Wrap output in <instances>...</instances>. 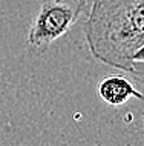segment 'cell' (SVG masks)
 <instances>
[{"mask_svg": "<svg viewBox=\"0 0 144 146\" xmlns=\"http://www.w3.org/2000/svg\"><path fill=\"white\" fill-rule=\"evenodd\" d=\"M84 35L97 60L129 72L144 43V0H94Z\"/></svg>", "mask_w": 144, "mask_h": 146, "instance_id": "6da1fadb", "label": "cell"}, {"mask_svg": "<svg viewBox=\"0 0 144 146\" xmlns=\"http://www.w3.org/2000/svg\"><path fill=\"white\" fill-rule=\"evenodd\" d=\"M84 6V0H45L29 28V48L43 52L49 45L66 35L77 23Z\"/></svg>", "mask_w": 144, "mask_h": 146, "instance_id": "7a4b0ae2", "label": "cell"}, {"mask_svg": "<svg viewBox=\"0 0 144 146\" xmlns=\"http://www.w3.org/2000/svg\"><path fill=\"white\" fill-rule=\"evenodd\" d=\"M97 91L101 100L112 106L124 105L130 98H144L143 94L135 88V85L124 76H109L103 78L97 86Z\"/></svg>", "mask_w": 144, "mask_h": 146, "instance_id": "3957f363", "label": "cell"}, {"mask_svg": "<svg viewBox=\"0 0 144 146\" xmlns=\"http://www.w3.org/2000/svg\"><path fill=\"white\" fill-rule=\"evenodd\" d=\"M129 74L135 78V80H138L139 83L144 85V60H135V62H132Z\"/></svg>", "mask_w": 144, "mask_h": 146, "instance_id": "277c9868", "label": "cell"}, {"mask_svg": "<svg viewBox=\"0 0 144 146\" xmlns=\"http://www.w3.org/2000/svg\"><path fill=\"white\" fill-rule=\"evenodd\" d=\"M135 60H144V43L141 45V48H139L137 52H135V56H133V62Z\"/></svg>", "mask_w": 144, "mask_h": 146, "instance_id": "5b68a950", "label": "cell"}]
</instances>
